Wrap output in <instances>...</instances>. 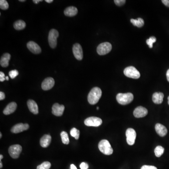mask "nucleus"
Returning a JSON list of instances; mask_svg holds the SVG:
<instances>
[{
    "label": "nucleus",
    "mask_w": 169,
    "mask_h": 169,
    "mask_svg": "<svg viewBox=\"0 0 169 169\" xmlns=\"http://www.w3.org/2000/svg\"><path fill=\"white\" fill-rule=\"evenodd\" d=\"M102 92L100 88L95 87L91 89L88 95V102L91 105H95L99 102L101 97Z\"/></svg>",
    "instance_id": "f257e3e1"
},
{
    "label": "nucleus",
    "mask_w": 169,
    "mask_h": 169,
    "mask_svg": "<svg viewBox=\"0 0 169 169\" xmlns=\"http://www.w3.org/2000/svg\"><path fill=\"white\" fill-rule=\"evenodd\" d=\"M117 101L121 105H127L133 101V94L131 93H119L116 97Z\"/></svg>",
    "instance_id": "f03ea898"
},
{
    "label": "nucleus",
    "mask_w": 169,
    "mask_h": 169,
    "mask_svg": "<svg viewBox=\"0 0 169 169\" xmlns=\"http://www.w3.org/2000/svg\"><path fill=\"white\" fill-rule=\"evenodd\" d=\"M98 147L100 151L104 155H112L113 152V150L110 145L109 141L106 140H103L100 141L98 145Z\"/></svg>",
    "instance_id": "7ed1b4c3"
},
{
    "label": "nucleus",
    "mask_w": 169,
    "mask_h": 169,
    "mask_svg": "<svg viewBox=\"0 0 169 169\" xmlns=\"http://www.w3.org/2000/svg\"><path fill=\"white\" fill-rule=\"evenodd\" d=\"M124 74L127 77L138 79L140 77V73L133 66H129L125 68L124 71Z\"/></svg>",
    "instance_id": "20e7f679"
},
{
    "label": "nucleus",
    "mask_w": 169,
    "mask_h": 169,
    "mask_svg": "<svg viewBox=\"0 0 169 169\" xmlns=\"http://www.w3.org/2000/svg\"><path fill=\"white\" fill-rule=\"evenodd\" d=\"M59 36V33L56 29H52L50 31L48 40L49 44L52 49H55L57 45V39Z\"/></svg>",
    "instance_id": "39448f33"
},
{
    "label": "nucleus",
    "mask_w": 169,
    "mask_h": 169,
    "mask_svg": "<svg viewBox=\"0 0 169 169\" xmlns=\"http://www.w3.org/2000/svg\"><path fill=\"white\" fill-rule=\"evenodd\" d=\"M112 50V45L109 42H103L100 44L97 48V52L99 55L107 54Z\"/></svg>",
    "instance_id": "423d86ee"
},
{
    "label": "nucleus",
    "mask_w": 169,
    "mask_h": 169,
    "mask_svg": "<svg viewBox=\"0 0 169 169\" xmlns=\"http://www.w3.org/2000/svg\"><path fill=\"white\" fill-rule=\"evenodd\" d=\"M22 150V147L20 145L18 144L13 145L9 147V153L12 158L16 159L19 157Z\"/></svg>",
    "instance_id": "0eeeda50"
},
{
    "label": "nucleus",
    "mask_w": 169,
    "mask_h": 169,
    "mask_svg": "<svg viewBox=\"0 0 169 169\" xmlns=\"http://www.w3.org/2000/svg\"><path fill=\"white\" fill-rule=\"evenodd\" d=\"M102 123L101 119L95 117H89L84 121V125L88 126L98 127L101 125Z\"/></svg>",
    "instance_id": "6e6552de"
},
{
    "label": "nucleus",
    "mask_w": 169,
    "mask_h": 169,
    "mask_svg": "<svg viewBox=\"0 0 169 169\" xmlns=\"http://www.w3.org/2000/svg\"><path fill=\"white\" fill-rule=\"evenodd\" d=\"M126 141L129 145H133L135 143L136 133L133 128H128L126 131Z\"/></svg>",
    "instance_id": "1a4fd4ad"
},
{
    "label": "nucleus",
    "mask_w": 169,
    "mask_h": 169,
    "mask_svg": "<svg viewBox=\"0 0 169 169\" xmlns=\"http://www.w3.org/2000/svg\"><path fill=\"white\" fill-rule=\"evenodd\" d=\"M72 51L75 57L77 60H81L83 57V53L82 47L78 43L75 44L72 47Z\"/></svg>",
    "instance_id": "9d476101"
},
{
    "label": "nucleus",
    "mask_w": 169,
    "mask_h": 169,
    "mask_svg": "<svg viewBox=\"0 0 169 169\" xmlns=\"http://www.w3.org/2000/svg\"><path fill=\"white\" fill-rule=\"evenodd\" d=\"M55 83L54 78L51 77L47 78L42 82L41 88L43 90H49L54 87Z\"/></svg>",
    "instance_id": "9b49d317"
},
{
    "label": "nucleus",
    "mask_w": 169,
    "mask_h": 169,
    "mask_svg": "<svg viewBox=\"0 0 169 169\" xmlns=\"http://www.w3.org/2000/svg\"><path fill=\"white\" fill-rule=\"evenodd\" d=\"M64 109H65V107H64V105H60L58 103H56L53 105L52 112L53 114L56 116L59 117V116L63 115Z\"/></svg>",
    "instance_id": "f8f14e48"
},
{
    "label": "nucleus",
    "mask_w": 169,
    "mask_h": 169,
    "mask_svg": "<svg viewBox=\"0 0 169 169\" xmlns=\"http://www.w3.org/2000/svg\"><path fill=\"white\" fill-rule=\"evenodd\" d=\"M29 128V126L27 124L19 123L15 125L11 129V132L14 133H18L27 130Z\"/></svg>",
    "instance_id": "ddd939ff"
},
{
    "label": "nucleus",
    "mask_w": 169,
    "mask_h": 169,
    "mask_svg": "<svg viewBox=\"0 0 169 169\" xmlns=\"http://www.w3.org/2000/svg\"><path fill=\"white\" fill-rule=\"evenodd\" d=\"M28 50L34 54H39L41 52L40 47L34 41H30L27 44Z\"/></svg>",
    "instance_id": "4468645a"
},
{
    "label": "nucleus",
    "mask_w": 169,
    "mask_h": 169,
    "mask_svg": "<svg viewBox=\"0 0 169 169\" xmlns=\"http://www.w3.org/2000/svg\"><path fill=\"white\" fill-rule=\"evenodd\" d=\"M148 113L147 109L143 107L139 106L136 108L133 112V115L135 118H140L145 117Z\"/></svg>",
    "instance_id": "2eb2a0df"
},
{
    "label": "nucleus",
    "mask_w": 169,
    "mask_h": 169,
    "mask_svg": "<svg viewBox=\"0 0 169 169\" xmlns=\"http://www.w3.org/2000/svg\"><path fill=\"white\" fill-rule=\"evenodd\" d=\"M27 106L29 110L34 114H38L39 113L38 106L37 104L33 100H29L27 101Z\"/></svg>",
    "instance_id": "dca6fc26"
},
{
    "label": "nucleus",
    "mask_w": 169,
    "mask_h": 169,
    "mask_svg": "<svg viewBox=\"0 0 169 169\" xmlns=\"http://www.w3.org/2000/svg\"><path fill=\"white\" fill-rule=\"evenodd\" d=\"M17 108V103L15 102H10L8 104L7 106L4 109L3 112V114L6 115H8L10 114L13 113L16 110Z\"/></svg>",
    "instance_id": "f3484780"
},
{
    "label": "nucleus",
    "mask_w": 169,
    "mask_h": 169,
    "mask_svg": "<svg viewBox=\"0 0 169 169\" xmlns=\"http://www.w3.org/2000/svg\"><path fill=\"white\" fill-rule=\"evenodd\" d=\"M155 130L157 134L161 137H164L167 133V129L166 127L162 124H157L155 126Z\"/></svg>",
    "instance_id": "a211bd4d"
},
{
    "label": "nucleus",
    "mask_w": 169,
    "mask_h": 169,
    "mask_svg": "<svg viewBox=\"0 0 169 169\" xmlns=\"http://www.w3.org/2000/svg\"><path fill=\"white\" fill-rule=\"evenodd\" d=\"M51 141V137L49 134H45L41 137L40 140V144L42 147H49Z\"/></svg>",
    "instance_id": "6ab92c4d"
},
{
    "label": "nucleus",
    "mask_w": 169,
    "mask_h": 169,
    "mask_svg": "<svg viewBox=\"0 0 169 169\" xmlns=\"http://www.w3.org/2000/svg\"><path fill=\"white\" fill-rule=\"evenodd\" d=\"M78 10L77 8L74 6H70L65 9L64 11V14L67 17H72L77 14Z\"/></svg>",
    "instance_id": "aec40b11"
},
{
    "label": "nucleus",
    "mask_w": 169,
    "mask_h": 169,
    "mask_svg": "<svg viewBox=\"0 0 169 169\" xmlns=\"http://www.w3.org/2000/svg\"><path fill=\"white\" fill-rule=\"evenodd\" d=\"M164 97V95L163 93H161V92H159V93L156 92L153 95V102L155 104H161L163 102Z\"/></svg>",
    "instance_id": "412c9836"
},
{
    "label": "nucleus",
    "mask_w": 169,
    "mask_h": 169,
    "mask_svg": "<svg viewBox=\"0 0 169 169\" xmlns=\"http://www.w3.org/2000/svg\"><path fill=\"white\" fill-rule=\"evenodd\" d=\"M11 56L9 53H5L3 54L1 58L0 64L2 67H7L9 64V61L10 59Z\"/></svg>",
    "instance_id": "4be33fe9"
},
{
    "label": "nucleus",
    "mask_w": 169,
    "mask_h": 169,
    "mask_svg": "<svg viewBox=\"0 0 169 169\" xmlns=\"http://www.w3.org/2000/svg\"><path fill=\"white\" fill-rule=\"evenodd\" d=\"M13 26L16 30H21L26 27V24L24 21L19 20L14 23Z\"/></svg>",
    "instance_id": "5701e85b"
},
{
    "label": "nucleus",
    "mask_w": 169,
    "mask_h": 169,
    "mask_svg": "<svg viewBox=\"0 0 169 169\" xmlns=\"http://www.w3.org/2000/svg\"><path fill=\"white\" fill-rule=\"evenodd\" d=\"M131 22L133 24V26H136L137 27L140 28L142 27L144 25V21L143 19L141 18H138L137 19H131Z\"/></svg>",
    "instance_id": "b1692460"
},
{
    "label": "nucleus",
    "mask_w": 169,
    "mask_h": 169,
    "mask_svg": "<svg viewBox=\"0 0 169 169\" xmlns=\"http://www.w3.org/2000/svg\"><path fill=\"white\" fill-rule=\"evenodd\" d=\"M61 139L62 142L64 144L67 145L69 143L70 140L68 133L66 132L63 131L61 133Z\"/></svg>",
    "instance_id": "393cba45"
},
{
    "label": "nucleus",
    "mask_w": 169,
    "mask_h": 169,
    "mask_svg": "<svg viewBox=\"0 0 169 169\" xmlns=\"http://www.w3.org/2000/svg\"><path fill=\"white\" fill-rule=\"evenodd\" d=\"M164 148L163 147L161 146H157L155 148V151H154L155 155L157 157H161L164 154Z\"/></svg>",
    "instance_id": "a878e982"
},
{
    "label": "nucleus",
    "mask_w": 169,
    "mask_h": 169,
    "mask_svg": "<svg viewBox=\"0 0 169 169\" xmlns=\"http://www.w3.org/2000/svg\"><path fill=\"white\" fill-rule=\"evenodd\" d=\"M70 134L71 136L74 137L76 140H78L80 137V131L76 128H72L70 131Z\"/></svg>",
    "instance_id": "bb28decb"
},
{
    "label": "nucleus",
    "mask_w": 169,
    "mask_h": 169,
    "mask_svg": "<svg viewBox=\"0 0 169 169\" xmlns=\"http://www.w3.org/2000/svg\"><path fill=\"white\" fill-rule=\"evenodd\" d=\"M50 163L49 162H44L40 165H38L37 169H50L51 167Z\"/></svg>",
    "instance_id": "cd10ccee"
},
{
    "label": "nucleus",
    "mask_w": 169,
    "mask_h": 169,
    "mask_svg": "<svg viewBox=\"0 0 169 169\" xmlns=\"http://www.w3.org/2000/svg\"><path fill=\"white\" fill-rule=\"evenodd\" d=\"M157 41V39L154 36H152L150 37L149 39H147V40L146 42L147 44L148 45H149V47L151 49L153 47V44L154 43H155L156 41Z\"/></svg>",
    "instance_id": "c85d7f7f"
},
{
    "label": "nucleus",
    "mask_w": 169,
    "mask_h": 169,
    "mask_svg": "<svg viewBox=\"0 0 169 169\" xmlns=\"http://www.w3.org/2000/svg\"><path fill=\"white\" fill-rule=\"evenodd\" d=\"M9 5L7 1L6 0H1L0 1V8L3 10H6L9 8Z\"/></svg>",
    "instance_id": "c756f323"
},
{
    "label": "nucleus",
    "mask_w": 169,
    "mask_h": 169,
    "mask_svg": "<svg viewBox=\"0 0 169 169\" xmlns=\"http://www.w3.org/2000/svg\"><path fill=\"white\" fill-rule=\"evenodd\" d=\"M19 75V71L16 70H13L9 72V76L12 79L15 78Z\"/></svg>",
    "instance_id": "7c9ffc66"
},
{
    "label": "nucleus",
    "mask_w": 169,
    "mask_h": 169,
    "mask_svg": "<svg viewBox=\"0 0 169 169\" xmlns=\"http://www.w3.org/2000/svg\"><path fill=\"white\" fill-rule=\"evenodd\" d=\"M126 2L125 0H115L114 1L115 3L119 6H121L124 5Z\"/></svg>",
    "instance_id": "2f4dec72"
},
{
    "label": "nucleus",
    "mask_w": 169,
    "mask_h": 169,
    "mask_svg": "<svg viewBox=\"0 0 169 169\" xmlns=\"http://www.w3.org/2000/svg\"><path fill=\"white\" fill-rule=\"evenodd\" d=\"M140 169H157V167L151 165H143Z\"/></svg>",
    "instance_id": "473e14b6"
},
{
    "label": "nucleus",
    "mask_w": 169,
    "mask_h": 169,
    "mask_svg": "<svg viewBox=\"0 0 169 169\" xmlns=\"http://www.w3.org/2000/svg\"><path fill=\"white\" fill-rule=\"evenodd\" d=\"M88 167L89 166L88 164L84 163V162L82 163L81 165H80V168H81V169H88Z\"/></svg>",
    "instance_id": "72a5a7b5"
},
{
    "label": "nucleus",
    "mask_w": 169,
    "mask_h": 169,
    "mask_svg": "<svg viewBox=\"0 0 169 169\" xmlns=\"http://www.w3.org/2000/svg\"><path fill=\"white\" fill-rule=\"evenodd\" d=\"M6 80V77H5L4 73L2 71L0 72V81L3 82Z\"/></svg>",
    "instance_id": "f704fd0d"
},
{
    "label": "nucleus",
    "mask_w": 169,
    "mask_h": 169,
    "mask_svg": "<svg viewBox=\"0 0 169 169\" xmlns=\"http://www.w3.org/2000/svg\"><path fill=\"white\" fill-rule=\"evenodd\" d=\"M5 98V95L3 92H0V100H4Z\"/></svg>",
    "instance_id": "c9c22d12"
},
{
    "label": "nucleus",
    "mask_w": 169,
    "mask_h": 169,
    "mask_svg": "<svg viewBox=\"0 0 169 169\" xmlns=\"http://www.w3.org/2000/svg\"><path fill=\"white\" fill-rule=\"evenodd\" d=\"M162 2L166 6L169 7V0H162Z\"/></svg>",
    "instance_id": "e433bc0d"
},
{
    "label": "nucleus",
    "mask_w": 169,
    "mask_h": 169,
    "mask_svg": "<svg viewBox=\"0 0 169 169\" xmlns=\"http://www.w3.org/2000/svg\"><path fill=\"white\" fill-rule=\"evenodd\" d=\"M166 77H167V81L169 82V69L166 72Z\"/></svg>",
    "instance_id": "4c0bfd02"
},
{
    "label": "nucleus",
    "mask_w": 169,
    "mask_h": 169,
    "mask_svg": "<svg viewBox=\"0 0 169 169\" xmlns=\"http://www.w3.org/2000/svg\"><path fill=\"white\" fill-rule=\"evenodd\" d=\"M40 2H42V0H33V2L35 4H38Z\"/></svg>",
    "instance_id": "58836bf2"
},
{
    "label": "nucleus",
    "mask_w": 169,
    "mask_h": 169,
    "mask_svg": "<svg viewBox=\"0 0 169 169\" xmlns=\"http://www.w3.org/2000/svg\"><path fill=\"white\" fill-rule=\"evenodd\" d=\"M71 169H77V168L76 167L75 165L72 164L71 165Z\"/></svg>",
    "instance_id": "ea45409f"
},
{
    "label": "nucleus",
    "mask_w": 169,
    "mask_h": 169,
    "mask_svg": "<svg viewBox=\"0 0 169 169\" xmlns=\"http://www.w3.org/2000/svg\"><path fill=\"white\" fill-rule=\"evenodd\" d=\"M45 2L47 3H50L53 2V0H46Z\"/></svg>",
    "instance_id": "a19ab883"
},
{
    "label": "nucleus",
    "mask_w": 169,
    "mask_h": 169,
    "mask_svg": "<svg viewBox=\"0 0 169 169\" xmlns=\"http://www.w3.org/2000/svg\"><path fill=\"white\" fill-rule=\"evenodd\" d=\"M2 163L1 161H0V168H2Z\"/></svg>",
    "instance_id": "79ce46f5"
},
{
    "label": "nucleus",
    "mask_w": 169,
    "mask_h": 169,
    "mask_svg": "<svg viewBox=\"0 0 169 169\" xmlns=\"http://www.w3.org/2000/svg\"><path fill=\"white\" fill-rule=\"evenodd\" d=\"M2 158H3V156L2 155H0V161H1Z\"/></svg>",
    "instance_id": "37998d69"
},
{
    "label": "nucleus",
    "mask_w": 169,
    "mask_h": 169,
    "mask_svg": "<svg viewBox=\"0 0 169 169\" xmlns=\"http://www.w3.org/2000/svg\"><path fill=\"white\" fill-rule=\"evenodd\" d=\"M6 80L7 81H9V78L8 76L6 77Z\"/></svg>",
    "instance_id": "c03bdc74"
},
{
    "label": "nucleus",
    "mask_w": 169,
    "mask_h": 169,
    "mask_svg": "<svg viewBox=\"0 0 169 169\" xmlns=\"http://www.w3.org/2000/svg\"><path fill=\"white\" fill-rule=\"evenodd\" d=\"M19 1L21 2H26V1L25 0H19Z\"/></svg>",
    "instance_id": "a18cd8bd"
},
{
    "label": "nucleus",
    "mask_w": 169,
    "mask_h": 169,
    "mask_svg": "<svg viewBox=\"0 0 169 169\" xmlns=\"http://www.w3.org/2000/svg\"><path fill=\"white\" fill-rule=\"evenodd\" d=\"M2 137V134L1 133H0V138H1Z\"/></svg>",
    "instance_id": "49530a36"
},
{
    "label": "nucleus",
    "mask_w": 169,
    "mask_h": 169,
    "mask_svg": "<svg viewBox=\"0 0 169 169\" xmlns=\"http://www.w3.org/2000/svg\"><path fill=\"white\" fill-rule=\"evenodd\" d=\"M168 104H169V96H168Z\"/></svg>",
    "instance_id": "de8ad7c7"
},
{
    "label": "nucleus",
    "mask_w": 169,
    "mask_h": 169,
    "mask_svg": "<svg viewBox=\"0 0 169 169\" xmlns=\"http://www.w3.org/2000/svg\"><path fill=\"white\" fill-rule=\"evenodd\" d=\"M97 110H98V109H99V107H97Z\"/></svg>",
    "instance_id": "09e8293b"
}]
</instances>
